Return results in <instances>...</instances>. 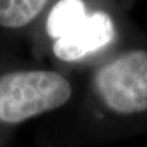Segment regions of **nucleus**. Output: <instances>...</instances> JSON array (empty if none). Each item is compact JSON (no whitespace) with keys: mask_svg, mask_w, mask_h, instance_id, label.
I'll use <instances>...</instances> for the list:
<instances>
[{"mask_svg":"<svg viewBox=\"0 0 147 147\" xmlns=\"http://www.w3.org/2000/svg\"><path fill=\"white\" fill-rule=\"evenodd\" d=\"M72 90L63 75L47 70L12 71L0 76V120L25 121L64 105Z\"/></svg>","mask_w":147,"mask_h":147,"instance_id":"1","label":"nucleus"},{"mask_svg":"<svg viewBox=\"0 0 147 147\" xmlns=\"http://www.w3.org/2000/svg\"><path fill=\"white\" fill-rule=\"evenodd\" d=\"M48 0H0V26L20 28L43 11Z\"/></svg>","mask_w":147,"mask_h":147,"instance_id":"5","label":"nucleus"},{"mask_svg":"<svg viewBox=\"0 0 147 147\" xmlns=\"http://www.w3.org/2000/svg\"><path fill=\"white\" fill-rule=\"evenodd\" d=\"M87 18L82 0H60L47 18V32L55 39L70 34Z\"/></svg>","mask_w":147,"mask_h":147,"instance_id":"4","label":"nucleus"},{"mask_svg":"<svg viewBox=\"0 0 147 147\" xmlns=\"http://www.w3.org/2000/svg\"><path fill=\"white\" fill-rule=\"evenodd\" d=\"M94 86L105 107L118 114L147 110V52L131 50L107 63Z\"/></svg>","mask_w":147,"mask_h":147,"instance_id":"2","label":"nucleus"},{"mask_svg":"<svg viewBox=\"0 0 147 147\" xmlns=\"http://www.w3.org/2000/svg\"><path fill=\"white\" fill-rule=\"evenodd\" d=\"M113 37L114 26L110 17L104 12H94L70 34L55 40L53 52L60 60L75 61L105 47Z\"/></svg>","mask_w":147,"mask_h":147,"instance_id":"3","label":"nucleus"}]
</instances>
